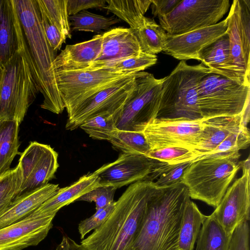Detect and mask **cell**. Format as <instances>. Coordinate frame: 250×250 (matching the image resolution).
Instances as JSON below:
<instances>
[{
  "instance_id": "1",
  "label": "cell",
  "mask_w": 250,
  "mask_h": 250,
  "mask_svg": "<svg viewBox=\"0 0 250 250\" xmlns=\"http://www.w3.org/2000/svg\"><path fill=\"white\" fill-rule=\"evenodd\" d=\"M157 187L148 181L131 184L106 221L82 241V246L85 250H133L148 201Z\"/></svg>"
},
{
  "instance_id": "2",
  "label": "cell",
  "mask_w": 250,
  "mask_h": 250,
  "mask_svg": "<svg viewBox=\"0 0 250 250\" xmlns=\"http://www.w3.org/2000/svg\"><path fill=\"white\" fill-rule=\"evenodd\" d=\"M23 32L26 59L40 92L42 108L55 114L65 108L58 88L54 60L56 52L44 33L37 0H13Z\"/></svg>"
},
{
  "instance_id": "3",
  "label": "cell",
  "mask_w": 250,
  "mask_h": 250,
  "mask_svg": "<svg viewBox=\"0 0 250 250\" xmlns=\"http://www.w3.org/2000/svg\"><path fill=\"white\" fill-rule=\"evenodd\" d=\"M189 199L188 189L182 183L157 187L148 201L133 250H179L183 211Z\"/></svg>"
},
{
  "instance_id": "4",
  "label": "cell",
  "mask_w": 250,
  "mask_h": 250,
  "mask_svg": "<svg viewBox=\"0 0 250 250\" xmlns=\"http://www.w3.org/2000/svg\"><path fill=\"white\" fill-rule=\"evenodd\" d=\"M16 26L18 49L2 66L0 120H15L20 124L40 91L26 59L25 38L18 17Z\"/></svg>"
},
{
  "instance_id": "5",
  "label": "cell",
  "mask_w": 250,
  "mask_h": 250,
  "mask_svg": "<svg viewBox=\"0 0 250 250\" xmlns=\"http://www.w3.org/2000/svg\"><path fill=\"white\" fill-rule=\"evenodd\" d=\"M240 156L237 151L192 162L181 179L190 198L216 208L241 167Z\"/></svg>"
},
{
  "instance_id": "6",
  "label": "cell",
  "mask_w": 250,
  "mask_h": 250,
  "mask_svg": "<svg viewBox=\"0 0 250 250\" xmlns=\"http://www.w3.org/2000/svg\"><path fill=\"white\" fill-rule=\"evenodd\" d=\"M210 73L202 63L190 65L181 61L164 77L157 117L164 119H203L198 104L199 82Z\"/></svg>"
},
{
  "instance_id": "7",
  "label": "cell",
  "mask_w": 250,
  "mask_h": 250,
  "mask_svg": "<svg viewBox=\"0 0 250 250\" xmlns=\"http://www.w3.org/2000/svg\"><path fill=\"white\" fill-rule=\"evenodd\" d=\"M199 109L204 120L241 115L250 104V86L221 75L209 73L199 82Z\"/></svg>"
},
{
  "instance_id": "8",
  "label": "cell",
  "mask_w": 250,
  "mask_h": 250,
  "mask_svg": "<svg viewBox=\"0 0 250 250\" xmlns=\"http://www.w3.org/2000/svg\"><path fill=\"white\" fill-rule=\"evenodd\" d=\"M164 80L146 72H139L117 120V129L142 132L147 123L156 118Z\"/></svg>"
},
{
  "instance_id": "9",
  "label": "cell",
  "mask_w": 250,
  "mask_h": 250,
  "mask_svg": "<svg viewBox=\"0 0 250 250\" xmlns=\"http://www.w3.org/2000/svg\"><path fill=\"white\" fill-rule=\"evenodd\" d=\"M135 73L108 69L57 72L58 86L67 116L90 96Z\"/></svg>"
},
{
  "instance_id": "10",
  "label": "cell",
  "mask_w": 250,
  "mask_h": 250,
  "mask_svg": "<svg viewBox=\"0 0 250 250\" xmlns=\"http://www.w3.org/2000/svg\"><path fill=\"white\" fill-rule=\"evenodd\" d=\"M229 0H182L169 13L158 18L169 35H179L217 23L228 12Z\"/></svg>"
},
{
  "instance_id": "11",
  "label": "cell",
  "mask_w": 250,
  "mask_h": 250,
  "mask_svg": "<svg viewBox=\"0 0 250 250\" xmlns=\"http://www.w3.org/2000/svg\"><path fill=\"white\" fill-rule=\"evenodd\" d=\"M226 18L233 80L250 86V0H234Z\"/></svg>"
},
{
  "instance_id": "12",
  "label": "cell",
  "mask_w": 250,
  "mask_h": 250,
  "mask_svg": "<svg viewBox=\"0 0 250 250\" xmlns=\"http://www.w3.org/2000/svg\"><path fill=\"white\" fill-rule=\"evenodd\" d=\"M204 120L156 118L147 123L142 132L149 150L167 147L194 150L200 141Z\"/></svg>"
},
{
  "instance_id": "13",
  "label": "cell",
  "mask_w": 250,
  "mask_h": 250,
  "mask_svg": "<svg viewBox=\"0 0 250 250\" xmlns=\"http://www.w3.org/2000/svg\"><path fill=\"white\" fill-rule=\"evenodd\" d=\"M138 73L122 79L82 103L68 116L66 129L74 130L89 119L101 114L120 115L134 87Z\"/></svg>"
},
{
  "instance_id": "14",
  "label": "cell",
  "mask_w": 250,
  "mask_h": 250,
  "mask_svg": "<svg viewBox=\"0 0 250 250\" xmlns=\"http://www.w3.org/2000/svg\"><path fill=\"white\" fill-rule=\"evenodd\" d=\"M240 165L242 175L228 188L211 213L229 235L239 225L250 218V156L240 162Z\"/></svg>"
},
{
  "instance_id": "15",
  "label": "cell",
  "mask_w": 250,
  "mask_h": 250,
  "mask_svg": "<svg viewBox=\"0 0 250 250\" xmlns=\"http://www.w3.org/2000/svg\"><path fill=\"white\" fill-rule=\"evenodd\" d=\"M58 157L57 152L49 145L31 142L19 159L22 183L17 198L47 184L59 166Z\"/></svg>"
},
{
  "instance_id": "16",
  "label": "cell",
  "mask_w": 250,
  "mask_h": 250,
  "mask_svg": "<svg viewBox=\"0 0 250 250\" xmlns=\"http://www.w3.org/2000/svg\"><path fill=\"white\" fill-rule=\"evenodd\" d=\"M157 161L144 154L122 153L116 160L103 165L94 172L100 178V186L117 189L136 182L148 181Z\"/></svg>"
},
{
  "instance_id": "17",
  "label": "cell",
  "mask_w": 250,
  "mask_h": 250,
  "mask_svg": "<svg viewBox=\"0 0 250 250\" xmlns=\"http://www.w3.org/2000/svg\"><path fill=\"white\" fill-rule=\"evenodd\" d=\"M227 18L217 23L179 35L167 34L163 50L181 61L197 60L199 52L226 33Z\"/></svg>"
},
{
  "instance_id": "18",
  "label": "cell",
  "mask_w": 250,
  "mask_h": 250,
  "mask_svg": "<svg viewBox=\"0 0 250 250\" xmlns=\"http://www.w3.org/2000/svg\"><path fill=\"white\" fill-rule=\"evenodd\" d=\"M54 217L24 218L0 228V250H21L38 245L47 235Z\"/></svg>"
},
{
  "instance_id": "19",
  "label": "cell",
  "mask_w": 250,
  "mask_h": 250,
  "mask_svg": "<svg viewBox=\"0 0 250 250\" xmlns=\"http://www.w3.org/2000/svg\"><path fill=\"white\" fill-rule=\"evenodd\" d=\"M102 48L98 57L84 70L103 69L113 62L140 54L139 42L130 28L118 27L102 34Z\"/></svg>"
},
{
  "instance_id": "20",
  "label": "cell",
  "mask_w": 250,
  "mask_h": 250,
  "mask_svg": "<svg viewBox=\"0 0 250 250\" xmlns=\"http://www.w3.org/2000/svg\"><path fill=\"white\" fill-rule=\"evenodd\" d=\"M100 178L94 172L85 174L70 186L59 188L38 208L29 215L33 218L55 217L63 207L76 201L80 197L100 186Z\"/></svg>"
},
{
  "instance_id": "21",
  "label": "cell",
  "mask_w": 250,
  "mask_h": 250,
  "mask_svg": "<svg viewBox=\"0 0 250 250\" xmlns=\"http://www.w3.org/2000/svg\"><path fill=\"white\" fill-rule=\"evenodd\" d=\"M103 36L98 34L91 39L73 45H67L54 60L57 72L84 70L98 57Z\"/></svg>"
},
{
  "instance_id": "22",
  "label": "cell",
  "mask_w": 250,
  "mask_h": 250,
  "mask_svg": "<svg viewBox=\"0 0 250 250\" xmlns=\"http://www.w3.org/2000/svg\"><path fill=\"white\" fill-rule=\"evenodd\" d=\"M243 125H246L241 115L204 120L200 141L194 149L199 156L195 161L211 154L230 134Z\"/></svg>"
},
{
  "instance_id": "23",
  "label": "cell",
  "mask_w": 250,
  "mask_h": 250,
  "mask_svg": "<svg viewBox=\"0 0 250 250\" xmlns=\"http://www.w3.org/2000/svg\"><path fill=\"white\" fill-rule=\"evenodd\" d=\"M58 185L48 183L13 200L0 215V228L28 216L59 189Z\"/></svg>"
},
{
  "instance_id": "24",
  "label": "cell",
  "mask_w": 250,
  "mask_h": 250,
  "mask_svg": "<svg viewBox=\"0 0 250 250\" xmlns=\"http://www.w3.org/2000/svg\"><path fill=\"white\" fill-rule=\"evenodd\" d=\"M17 17L13 0H0V65L2 67L18 49Z\"/></svg>"
},
{
  "instance_id": "25",
  "label": "cell",
  "mask_w": 250,
  "mask_h": 250,
  "mask_svg": "<svg viewBox=\"0 0 250 250\" xmlns=\"http://www.w3.org/2000/svg\"><path fill=\"white\" fill-rule=\"evenodd\" d=\"M197 60L209 68L210 73L218 74L233 80L229 38L227 32L202 49L198 54Z\"/></svg>"
},
{
  "instance_id": "26",
  "label": "cell",
  "mask_w": 250,
  "mask_h": 250,
  "mask_svg": "<svg viewBox=\"0 0 250 250\" xmlns=\"http://www.w3.org/2000/svg\"><path fill=\"white\" fill-rule=\"evenodd\" d=\"M207 216L203 214L190 199L183 211L178 240L179 250H193L203 223Z\"/></svg>"
},
{
  "instance_id": "27",
  "label": "cell",
  "mask_w": 250,
  "mask_h": 250,
  "mask_svg": "<svg viewBox=\"0 0 250 250\" xmlns=\"http://www.w3.org/2000/svg\"><path fill=\"white\" fill-rule=\"evenodd\" d=\"M132 30L142 53L156 55L162 51L167 33L154 19L145 17L142 23Z\"/></svg>"
},
{
  "instance_id": "28",
  "label": "cell",
  "mask_w": 250,
  "mask_h": 250,
  "mask_svg": "<svg viewBox=\"0 0 250 250\" xmlns=\"http://www.w3.org/2000/svg\"><path fill=\"white\" fill-rule=\"evenodd\" d=\"M20 124L11 120H0V176L8 171L18 154Z\"/></svg>"
},
{
  "instance_id": "29",
  "label": "cell",
  "mask_w": 250,
  "mask_h": 250,
  "mask_svg": "<svg viewBox=\"0 0 250 250\" xmlns=\"http://www.w3.org/2000/svg\"><path fill=\"white\" fill-rule=\"evenodd\" d=\"M104 8L119 19L126 22L130 28L134 29L143 21L151 4V0H107Z\"/></svg>"
},
{
  "instance_id": "30",
  "label": "cell",
  "mask_w": 250,
  "mask_h": 250,
  "mask_svg": "<svg viewBox=\"0 0 250 250\" xmlns=\"http://www.w3.org/2000/svg\"><path fill=\"white\" fill-rule=\"evenodd\" d=\"M230 237L211 214L202 224L195 250H228Z\"/></svg>"
},
{
  "instance_id": "31",
  "label": "cell",
  "mask_w": 250,
  "mask_h": 250,
  "mask_svg": "<svg viewBox=\"0 0 250 250\" xmlns=\"http://www.w3.org/2000/svg\"><path fill=\"white\" fill-rule=\"evenodd\" d=\"M114 149L123 153L144 154L149 150V145L141 132L116 129L108 141Z\"/></svg>"
},
{
  "instance_id": "32",
  "label": "cell",
  "mask_w": 250,
  "mask_h": 250,
  "mask_svg": "<svg viewBox=\"0 0 250 250\" xmlns=\"http://www.w3.org/2000/svg\"><path fill=\"white\" fill-rule=\"evenodd\" d=\"M69 20L71 21L70 25L72 30L91 32L108 30L112 25L120 22V20L115 16L105 17L87 10L69 16Z\"/></svg>"
},
{
  "instance_id": "33",
  "label": "cell",
  "mask_w": 250,
  "mask_h": 250,
  "mask_svg": "<svg viewBox=\"0 0 250 250\" xmlns=\"http://www.w3.org/2000/svg\"><path fill=\"white\" fill-rule=\"evenodd\" d=\"M192 162L169 164L157 161L147 180L154 182L157 187H169L181 183L184 172Z\"/></svg>"
},
{
  "instance_id": "34",
  "label": "cell",
  "mask_w": 250,
  "mask_h": 250,
  "mask_svg": "<svg viewBox=\"0 0 250 250\" xmlns=\"http://www.w3.org/2000/svg\"><path fill=\"white\" fill-rule=\"evenodd\" d=\"M22 183L20 164L0 176V215L17 197Z\"/></svg>"
},
{
  "instance_id": "35",
  "label": "cell",
  "mask_w": 250,
  "mask_h": 250,
  "mask_svg": "<svg viewBox=\"0 0 250 250\" xmlns=\"http://www.w3.org/2000/svg\"><path fill=\"white\" fill-rule=\"evenodd\" d=\"M39 5L66 39L71 38L67 0H37Z\"/></svg>"
},
{
  "instance_id": "36",
  "label": "cell",
  "mask_w": 250,
  "mask_h": 250,
  "mask_svg": "<svg viewBox=\"0 0 250 250\" xmlns=\"http://www.w3.org/2000/svg\"><path fill=\"white\" fill-rule=\"evenodd\" d=\"M119 115L101 114L87 120L80 127L94 139L108 141L111 134L117 128L116 123Z\"/></svg>"
},
{
  "instance_id": "37",
  "label": "cell",
  "mask_w": 250,
  "mask_h": 250,
  "mask_svg": "<svg viewBox=\"0 0 250 250\" xmlns=\"http://www.w3.org/2000/svg\"><path fill=\"white\" fill-rule=\"evenodd\" d=\"M250 143L249 129L247 125H243L238 129L230 134L211 154L199 159L222 156L239 151L241 149L247 148L250 146Z\"/></svg>"
},
{
  "instance_id": "38",
  "label": "cell",
  "mask_w": 250,
  "mask_h": 250,
  "mask_svg": "<svg viewBox=\"0 0 250 250\" xmlns=\"http://www.w3.org/2000/svg\"><path fill=\"white\" fill-rule=\"evenodd\" d=\"M145 155L151 159L169 164L193 162L199 156L194 150L183 147H167L149 150Z\"/></svg>"
},
{
  "instance_id": "39",
  "label": "cell",
  "mask_w": 250,
  "mask_h": 250,
  "mask_svg": "<svg viewBox=\"0 0 250 250\" xmlns=\"http://www.w3.org/2000/svg\"><path fill=\"white\" fill-rule=\"evenodd\" d=\"M156 55H151L141 52L137 56L129 57L113 62L103 69L128 73H137L156 64Z\"/></svg>"
},
{
  "instance_id": "40",
  "label": "cell",
  "mask_w": 250,
  "mask_h": 250,
  "mask_svg": "<svg viewBox=\"0 0 250 250\" xmlns=\"http://www.w3.org/2000/svg\"><path fill=\"white\" fill-rule=\"evenodd\" d=\"M115 206V201H114L104 208L96 210L94 214L81 221L78 227L81 239H83L86 234L101 226L112 212Z\"/></svg>"
},
{
  "instance_id": "41",
  "label": "cell",
  "mask_w": 250,
  "mask_h": 250,
  "mask_svg": "<svg viewBox=\"0 0 250 250\" xmlns=\"http://www.w3.org/2000/svg\"><path fill=\"white\" fill-rule=\"evenodd\" d=\"M116 189L110 186H99L83 195L76 201L94 202L96 205V210H98L114 201L113 199Z\"/></svg>"
},
{
  "instance_id": "42",
  "label": "cell",
  "mask_w": 250,
  "mask_h": 250,
  "mask_svg": "<svg viewBox=\"0 0 250 250\" xmlns=\"http://www.w3.org/2000/svg\"><path fill=\"white\" fill-rule=\"evenodd\" d=\"M38 6L44 33L51 48L56 52L61 49L62 43L65 42L66 39L47 16L39 4Z\"/></svg>"
},
{
  "instance_id": "43",
  "label": "cell",
  "mask_w": 250,
  "mask_h": 250,
  "mask_svg": "<svg viewBox=\"0 0 250 250\" xmlns=\"http://www.w3.org/2000/svg\"><path fill=\"white\" fill-rule=\"evenodd\" d=\"M249 221L239 225L231 235L228 250H250Z\"/></svg>"
},
{
  "instance_id": "44",
  "label": "cell",
  "mask_w": 250,
  "mask_h": 250,
  "mask_svg": "<svg viewBox=\"0 0 250 250\" xmlns=\"http://www.w3.org/2000/svg\"><path fill=\"white\" fill-rule=\"evenodd\" d=\"M105 0H67L69 16L90 8H104L106 6Z\"/></svg>"
},
{
  "instance_id": "45",
  "label": "cell",
  "mask_w": 250,
  "mask_h": 250,
  "mask_svg": "<svg viewBox=\"0 0 250 250\" xmlns=\"http://www.w3.org/2000/svg\"><path fill=\"white\" fill-rule=\"evenodd\" d=\"M182 0H152V14L154 17H162L171 12Z\"/></svg>"
},
{
  "instance_id": "46",
  "label": "cell",
  "mask_w": 250,
  "mask_h": 250,
  "mask_svg": "<svg viewBox=\"0 0 250 250\" xmlns=\"http://www.w3.org/2000/svg\"><path fill=\"white\" fill-rule=\"evenodd\" d=\"M55 250H85L81 244L77 243L69 237L63 235L61 243Z\"/></svg>"
},
{
  "instance_id": "47",
  "label": "cell",
  "mask_w": 250,
  "mask_h": 250,
  "mask_svg": "<svg viewBox=\"0 0 250 250\" xmlns=\"http://www.w3.org/2000/svg\"><path fill=\"white\" fill-rule=\"evenodd\" d=\"M2 75V67L0 65V84Z\"/></svg>"
}]
</instances>
